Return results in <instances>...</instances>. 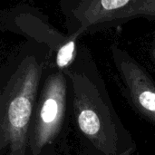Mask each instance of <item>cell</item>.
I'll list each match as a JSON object with an SVG mask.
<instances>
[{"instance_id": "cell-1", "label": "cell", "mask_w": 155, "mask_h": 155, "mask_svg": "<svg viewBox=\"0 0 155 155\" xmlns=\"http://www.w3.org/2000/svg\"><path fill=\"white\" fill-rule=\"evenodd\" d=\"M65 72L72 85V107L86 155H131L135 143L116 114L98 69L86 51Z\"/></svg>"}, {"instance_id": "cell-2", "label": "cell", "mask_w": 155, "mask_h": 155, "mask_svg": "<svg viewBox=\"0 0 155 155\" xmlns=\"http://www.w3.org/2000/svg\"><path fill=\"white\" fill-rule=\"evenodd\" d=\"M41 70L30 63L16 74L5 105L4 126L11 155H25Z\"/></svg>"}, {"instance_id": "cell-3", "label": "cell", "mask_w": 155, "mask_h": 155, "mask_svg": "<svg viewBox=\"0 0 155 155\" xmlns=\"http://www.w3.org/2000/svg\"><path fill=\"white\" fill-rule=\"evenodd\" d=\"M67 80L62 71L48 76L34 116L30 147L35 155L60 134L66 114Z\"/></svg>"}, {"instance_id": "cell-4", "label": "cell", "mask_w": 155, "mask_h": 155, "mask_svg": "<svg viewBox=\"0 0 155 155\" xmlns=\"http://www.w3.org/2000/svg\"><path fill=\"white\" fill-rule=\"evenodd\" d=\"M73 14L78 23L73 33L81 35L85 31H96L140 15L155 18V1H82L73 9Z\"/></svg>"}, {"instance_id": "cell-5", "label": "cell", "mask_w": 155, "mask_h": 155, "mask_svg": "<svg viewBox=\"0 0 155 155\" xmlns=\"http://www.w3.org/2000/svg\"><path fill=\"white\" fill-rule=\"evenodd\" d=\"M114 62L134 107L155 124V84L127 53L114 46Z\"/></svg>"}, {"instance_id": "cell-6", "label": "cell", "mask_w": 155, "mask_h": 155, "mask_svg": "<svg viewBox=\"0 0 155 155\" xmlns=\"http://www.w3.org/2000/svg\"><path fill=\"white\" fill-rule=\"evenodd\" d=\"M79 36L80 35L77 33L71 34L57 49L55 64L60 71L68 68L74 62L76 58V41Z\"/></svg>"}]
</instances>
